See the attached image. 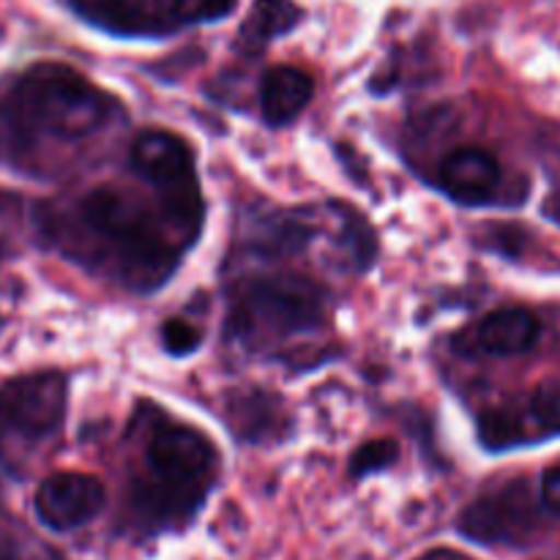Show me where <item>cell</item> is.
Segmentation results:
<instances>
[{"label":"cell","mask_w":560,"mask_h":560,"mask_svg":"<svg viewBox=\"0 0 560 560\" xmlns=\"http://www.w3.org/2000/svg\"><path fill=\"white\" fill-rule=\"evenodd\" d=\"M326 293L315 282L293 273L249 277L230 295L228 326L238 342L260 348L295 337L323 320Z\"/></svg>","instance_id":"277c9868"},{"label":"cell","mask_w":560,"mask_h":560,"mask_svg":"<svg viewBox=\"0 0 560 560\" xmlns=\"http://www.w3.org/2000/svg\"><path fill=\"white\" fill-rule=\"evenodd\" d=\"M541 506L560 517V465L547 470L545 479H541Z\"/></svg>","instance_id":"d6986e66"},{"label":"cell","mask_w":560,"mask_h":560,"mask_svg":"<svg viewBox=\"0 0 560 560\" xmlns=\"http://www.w3.org/2000/svg\"><path fill=\"white\" fill-rule=\"evenodd\" d=\"M301 20V9L293 0H255L246 14L238 38L246 52H260L268 42L293 31Z\"/></svg>","instance_id":"4fadbf2b"},{"label":"cell","mask_w":560,"mask_h":560,"mask_svg":"<svg viewBox=\"0 0 560 560\" xmlns=\"http://www.w3.org/2000/svg\"><path fill=\"white\" fill-rule=\"evenodd\" d=\"M38 230L66 257L120 279L131 290H156L167 282L180 252L197 238L167 206L151 211L113 186H96L69 206L47 208L38 217Z\"/></svg>","instance_id":"6da1fadb"},{"label":"cell","mask_w":560,"mask_h":560,"mask_svg":"<svg viewBox=\"0 0 560 560\" xmlns=\"http://www.w3.org/2000/svg\"><path fill=\"white\" fill-rule=\"evenodd\" d=\"M104 485L91 474H52L38 485L33 495V512L44 528L55 534H69V530L82 528L91 520L102 514Z\"/></svg>","instance_id":"ba28073f"},{"label":"cell","mask_w":560,"mask_h":560,"mask_svg":"<svg viewBox=\"0 0 560 560\" xmlns=\"http://www.w3.org/2000/svg\"><path fill=\"white\" fill-rule=\"evenodd\" d=\"M0 560H60V556L25 530H0Z\"/></svg>","instance_id":"5bb4252c"},{"label":"cell","mask_w":560,"mask_h":560,"mask_svg":"<svg viewBox=\"0 0 560 560\" xmlns=\"http://www.w3.org/2000/svg\"><path fill=\"white\" fill-rule=\"evenodd\" d=\"M217 448L200 430L162 424L151 432L142 474L131 485V512L148 530L189 523L217 481Z\"/></svg>","instance_id":"3957f363"},{"label":"cell","mask_w":560,"mask_h":560,"mask_svg":"<svg viewBox=\"0 0 560 560\" xmlns=\"http://www.w3.org/2000/svg\"><path fill=\"white\" fill-rule=\"evenodd\" d=\"M539 339V320L528 310L509 306L495 310L476 323L470 331V345L485 355H523Z\"/></svg>","instance_id":"8fae6325"},{"label":"cell","mask_w":560,"mask_h":560,"mask_svg":"<svg viewBox=\"0 0 560 560\" xmlns=\"http://www.w3.org/2000/svg\"><path fill=\"white\" fill-rule=\"evenodd\" d=\"M115 113V98L71 66H27L0 82V167L25 178H52L113 124Z\"/></svg>","instance_id":"7a4b0ae2"},{"label":"cell","mask_w":560,"mask_h":560,"mask_svg":"<svg viewBox=\"0 0 560 560\" xmlns=\"http://www.w3.org/2000/svg\"><path fill=\"white\" fill-rule=\"evenodd\" d=\"M69 381L44 370L0 386V468L20 474L42 446L63 430Z\"/></svg>","instance_id":"5b68a950"},{"label":"cell","mask_w":560,"mask_h":560,"mask_svg":"<svg viewBox=\"0 0 560 560\" xmlns=\"http://www.w3.org/2000/svg\"><path fill=\"white\" fill-rule=\"evenodd\" d=\"M501 184V164L481 148H457L438 167V186L457 202H485Z\"/></svg>","instance_id":"30bf717a"},{"label":"cell","mask_w":560,"mask_h":560,"mask_svg":"<svg viewBox=\"0 0 560 560\" xmlns=\"http://www.w3.org/2000/svg\"><path fill=\"white\" fill-rule=\"evenodd\" d=\"M315 96V82L295 66H277L266 71L260 85L262 118L271 126H288L299 118Z\"/></svg>","instance_id":"7c38bea8"},{"label":"cell","mask_w":560,"mask_h":560,"mask_svg":"<svg viewBox=\"0 0 560 560\" xmlns=\"http://www.w3.org/2000/svg\"><path fill=\"white\" fill-rule=\"evenodd\" d=\"M419 560H474V558L463 556V552H454V550H432V552H427V556H421Z\"/></svg>","instance_id":"ffe728a7"},{"label":"cell","mask_w":560,"mask_h":560,"mask_svg":"<svg viewBox=\"0 0 560 560\" xmlns=\"http://www.w3.org/2000/svg\"><path fill=\"white\" fill-rule=\"evenodd\" d=\"M394 463H397V443L372 441L353 454L350 474H353L355 479H361V476L377 474V470L388 468V465H394Z\"/></svg>","instance_id":"2e32d148"},{"label":"cell","mask_w":560,"mask_h":560,"mask_svg":"<svg viewBox=\"0 0 560 560\" xmlns=\"http://www.w3.org/2000/svg\"><path fill=\"white\" fill-rule=\"evenodd\" d=\"M131 167L153 186V195L189 230L200 233L202 195L191 148L170 131H145L131 145Z\"/></svg>","instance_id":"8992f818"},{"label":"cell","mask_w":560,"mask_h":560,"mask_svg":"<svg viewBox=\"0 0 560 560\" xmlns=\"http://www.w3.org/2000/svg\"><path fill=\"white\" fill-rule=\"evenodd\" d=\"M69 5L82 20L109 33H129V36L159 33L178 22L173 5H164L162 0H69Z\"/></svg>","instance_id":"9c48e42d"},{"label":"cell","mask_w":560,"mask_h":560,"mask_svg":"<svg viewBox=\"0 0 560 560\" xmlns=\"http://www.w3.org/2000/svg\"><path fill=\"white\" fill-rule=\"evenodd\" d=\"M233 3L235 0H173V11L178 22H206L228 14Z\"/></svg>","instance_id":"e0dca14e"},{"label":"cell","mask_w":560,"mask_h":560,"mask_svg":"<svg viewBox=\"0 0 560 560\" xmlns=\"http://www.w3.org/2000/svg\"><path fill=\"white\" fill-rule=\"evenodd\" d=\"M530 419L539 424L541 432L560 435V383H545L534 392L528 405Z\"/></svg>","instance_id":"9a60e30c"},{"label":"cell","mask_w":560,"mask_h":560,"mask_svg":"<svg viewBox=\"0 0 560 560\" xmlns=\"http://www.w3.org/2000/svg\"><path fill=\"white\" fill-rule=\"evenodd\" d=\"M536 528H539V512L523 479H514L476 498L459 517L463 536L479 545L520 547L530 541Z\"/></svg>","instance_id":"52a82bcc"},{"label":"cell","mask_w":560,"mask_h":560,"mask_svg":"<svg viewBox=\"0 0 560 560\" xmlns=\"http://www.w3.org/2000/svg\"><path fill=\"white\" fill-rule=\"evenodd\" d=\"M162 342L173 355H186L200 345V331L186 320H167L162 328Z\"/></svg>","instance_id":"ac0fdd59"}]
</instances>
